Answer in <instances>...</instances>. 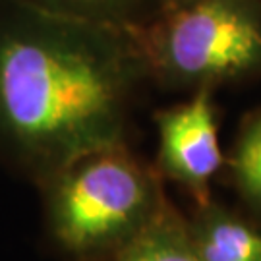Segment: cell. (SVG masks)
<instances>
[{"label":"cell","instance_id":"8","mask_svg":"<svg viewBox=\"0 0 261 261\" xmlns=\"http://www.w3.org/2000/svg\"><path fill=\"white\" fill-rule=\"evenodd\" d=\"M66 18L138 31L163 12L161 0H18Z\"/></svg>","mask_w":261,"mask_h":261},{"label":"cell","instance_id":"5","mask_svg":"<svg viewBox=\"0 0 261 261\" xmlns=\"http://www.w3.org/2000/svg\"><path fill=\"white\" fill-rule=\"evenodd\" d=\"M184 219L201 261H261V221L240 205L213 196L190 207Z\"/></svg>","mask_w":261,"mask_h":261},{"label":"cell","instance_id":"6","mask_svg":"<svg viewBox=\"0 0 261 261\" xmlns=\"http://www.w3.org/2000/svg\"><path fill=\"white\" fill-rule=\"evenodd\" d=\"M221 176L234 192L238 205L261 221V107L240 118L232 145L224 153Z\"/></svg>","mask_w":261,"mask_h":261},{"label":"cell","instance_id":"1","mask_svg":"<svg viewBox=\"0 0 261 261\" xmlns=\"http://www.w3.org/2000/svg\"><path fill=\"white\" fill-rule=\"evenodd\" d=\"M147 87L136 31L0 0V155L31 182L130 143Z\"/></svg>","mask_w":261,"mask_h":261},{"label":"cell","instance_id":"4","mask_svg":"<svg viewBox=\"0 0 261 261\" xmlns=\"http://www.w3.org/2000/svg\"><path fill=\"white\" fill-rule=\"evenodd\" d=\"M215 95L213 89H197L151 116L157 136L151 163L163 182L182 190L192 205L213 197V182L224 167Z\"/></svg>","mask_w":261,"mask_h":261},{"label":"cell","instance_id":"2","mask_svg":"<svg viewBox=\"0 0 261 261\" xmlns=\"http://www.w3.org/2000/svg\"><path fill=\"white\" fill-rule=\"evenodd\" d=\"M43 224L64 261H97L140 236L172 201L132 143L87 151L37 184Z\"/></svg>","mask_w":261,"mask_h":261},{"label":"cell","instance_id":"9","mask_svg":"<svg viewBox=\"0 0 261 261\" xmlns=\"http://www.w3.org/2000/svg\"><path fill=\"white\" fill-rule=\"evenodd\" d=\"M190 2H194V0H161V6H163V12H167V10H174V8H180V6H186Z\"/></svg>","mask_w":261,"mask_h":261},{"label":"cell","instance_id":"7","mask_svg":"<svg viewBox=\"0 0 261 261\" xmlns=\"http://www.w3.org/2000/svg\"><path fill=\"white\" fill-rule=\"evenodd\" d=\"M97 261H201L188 236L184 213L174 203L132 242Z\"/></svg>","mask_w":261,"mask_h":261},{"label":"cell","instance_id":"3","mask_svg":"<svg viewBox=\"0 0 261 261\" xmlns=\"http://www.w3.org/2000/svg\"><path fill=\"white\" fill-rule=\"evenodd\" d=\"M149 84L194 93L261 82V0H194L136 31Z\"/></svg>","mask_w":261,"mask_h":261}]
</instances>
